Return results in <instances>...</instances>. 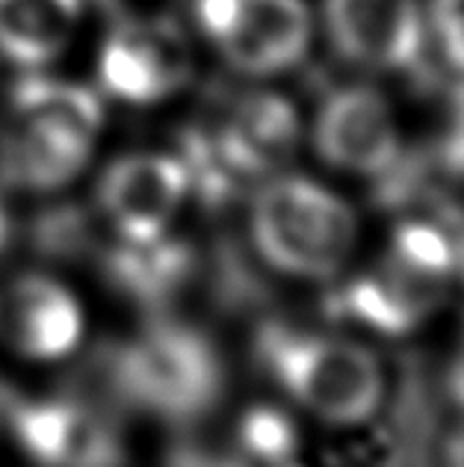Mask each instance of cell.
Instances as JSON below:
<instances>
[{"instance_id":"cell-1","label":"cell","mask_w":464,"mask_h":467,"mask_svg":"<svg viewBox=\"0 0 464 467\" xmlns=\"http://www.w3.org/2000/svg\"><path fill=\"white\" fill-rule=\"evenodd\" d=\"M249 240L278 275L323 285L356 261L361 219L344 195L296 171H275L249 199Z\"/></svg>"},{"instance_id":"cell-2","label":"cell","mask_w":464,"mask_h":467,"mask_svg":"<svg viewBox=\"0 0 464 467\" xmlns=\"http://www.w3.org/2000/svg\"><path fill=\"white\" fill-rule=\"evenodd\" d=\"M261 358L284 397L325 426H364L385 405V364L352 335L273 328L261 340Z\"/></svg>"},{"instance_id":"cell-3","label":"cell","mask_w":464,"mask_h":467,"mask_svg":"<svg viewBox=\"0 0 464 467\" xmlns=\"http://www.w3.org/2000/svg\"><path fill=\"white\" fill-rule=\"evenodd\" d=\"M107 385L130 409L190 426L222 400L225 361L204 331L163 317L109 355Z\"/></svg>"},{"instance_id":"cell-4","label":"cell","mask_w":464,"mask_h":467,"mask_svg":"<svg viewBox=\"0 0 464 467\" xmlns=\"http://www.w3.org/2000/svg\"><path fill=\"white\" fill-rule=\"evenodd\" d=\"M98 95L83 86L30 78L15 92L6 137L0 140V178L18 190H59L89 163L101 137Z\"/></svg>"},{"instance_id":"cell-5","label":"cell","mask_w":464,"mask_h":467,"mask_svg":"<svg viewBox=\"0 0 464 467\" xmlns=\"http://www.w3.org/2000/svg\"><path fill=\"white\" fill-rule=\"evenodd\" d=\"M459 240L435 223L408 219L387 240L382 254L352 285L349 314L364 326L402 335L441 308L456 285Z\"/></svg>"},{"instance_id":"cell-6","label":"cell","mask_w":464,"mask_h":467,"mask_svg":"<svg viewBox=\"0 0 464 467\" xmlns=\"http://www.w3.org/2000/svg\"><path fill=\"white\" fill-rule=\"evenodd\" d=\"M195 27L231 68L252 78L296 68L314 45L308 0H195Z\"/></svg>"},{"instance_id":"cell-7","label":"cell","mask_w":464,"mask_h":467,"mask_svg":"<svg viewBox=\"0 0 464 467\" xmlns=\"http://www.w3.org/2000/svg\"><path fill=\"white\" fill-rule=\"evenodd\" d=\"M12 435L36 467H128L119 423L101 402L80 397L0 393Z\"/></svg>"},{"instance_id":"cell-8","label":"cell","mask_w":464,"mask_h":467,"mask_svg":"<svg viewBox=\"0 0 464 467\" xmlns=\"http://www.w3.org/2000/svg\"><path fill=\"white\" fill-rule=\"evenodd\" d=\"M316 157L356 178H385L402 157L394 107L373 86L352 83L328 92L311 125Z\"/></svg>"},{"instance_id":"cell-9","label":"cell","mask_w":464,"mask_h":467,"mask_svg":"<svg viewBox=\"0 0 464 467\" xmlns=\"http://www.w3.org/2000/svg\"><path fill=\"white\" fill-rule=\"evenodd\" d=\"M323 27L346 63L370 71H418L429 51L420 0H323Z\"/></svg>"},{"instance_id":"cell-10","label":"cell","mask_w":464,"mask_h":467,"mask_svg":"<svg viewBox=\"0 0 464 467\" xmlns=\"http://www.w3.org/2000/svg\"><path fill=\"white\" fill-rule=\"evenodd\" d=\"M190 192L180 157L133 151L107 166L98 183V207L119 240H154L169 234Z\"/></svg>"},{"instance_id":"cell-11","label":"cell","mask_w":464,"mask_h":467,"mask_svg":"<svg viewBox=\"0 0 464 467\" xmlns=\"http://www.w3.org/2000/svg\"><path fill=\"white\" fill-rule=\"evenodd\" d=\"M101 83L130 104H157L190 80L184 33L163 21H125L101 51Z\"/></svg>"},{"instance_id":"cell-12","label":"cell","mask_w":464,"mask_h":467,"mask_svg":"<svg viewBox=\"0 0 464 467\" xmlns=\"http://www.w3.org/2000/svg\"><path fill=\"white\" fill-rule=\"evenodd\" d=\"M0 323L12 349L24 358L63 361L80 349L87 314L63 281L45 273H24L0 302Z\"/></svg>"},{"instance_id":"cell-13","label":"cell","mask_w":464,"mask_h":467,"mask_svg":"<svg viewBox=\"0 0 464 467\" xmlns=\"http://www.w3.org/2000/svg\"><path fill=\"white\" fill-rule=\"evenodd\" d=\"M104 266L109 281L125 296L149 308H160L192 281L195 252L190 243L169 234L154 240H119Z\"/></svg>"},{"instance_id":"cell-14","label":"cell","mask_w":464,"mask_h":467,"mask_svg":"<svg viewBox=\"0 0 464 467\" xmlns=\"http://www.w3.org/2000/svg\"><path fill=\"white\" fill-rule=\"evenodd\" d=\"M83 0H0V54L21 68H45L77 36Z\"/></svg>"},{"instance_id":"cell-15","label":"cell","mask_w":464,"mask_h":467,"mask_svg":"<svg viewBox=\"0 0 464 467\" xmlns=\"http://www.w3.org/2000/svg\"><path fill=\"white\" fill-rule=\"evenodd\" d=\"M423 18L426 45L449 71L464 78V0H429Z\"/></svg>"},{"instance_id":"cell-16","label":"cell","mask_w":464,"mask_h":467,"mask_svg":"<svg viewBox=\"0 0 464 467\" xmlns=\"http://www.w3.org/2000/svg\"><path fill=\"white\" fill-rule=\"evenodd\" d=\"M444 151L449 163L464 169V78H459V86L449 95V125L444 137Z\"/></svg>"},{"instance_id":"cell-17","label":"cell","mask_w":464,"mask_h":467,"mask_svg":"<svg viewBox=\"0 0 464 467\" xmlns=\"http://www.w3.org/2000/svg\"><path fill=\"white\" fill-rule=\"evenodd\" d=\"M447 390H449V397H453V402L459 405V411L464 414V331L447 367Z\"/></svg>"},{"instance_id":"cell-18","label":"cell","mask_w":464,"mask_h":467,"mask_svg":"<svg viewBox=\"0 0 464 467\" xmlns=\"http://www.w3.org/2000/svg\"><path fill=\"white\" fill-rule=\"evenodd\" d=\"M444 464L447 467H464V420L449 432L444 447Z\"/></svg>"},{"instance_id":"cell-19","label":"cell","mask_w":464,"mask_h":467,"mask_svg":"<svg viewBox=\"0 0 464 467\" xmlns=\"http://www.w3.org/2000/svg\"><path fill=\"white\" fill-rule=\"evenodd\" d=\"M6 240H9V216H6L4 202H0V252H4Z\"/></svg>"},{"instance_id":"cell-20","label":"cell","mask_w":464,"mask_h":467,"mask_svg":"<svg viewBox=\"0 0 464 467\" xmlns=\"http://www.w3.org/2000/svg\"><path fill=\"white\" fill-rule=\"evenodd\" d=\"M456 278L464 285V240L459 243V269H456Z\"/></svg>"}]
</instances>
